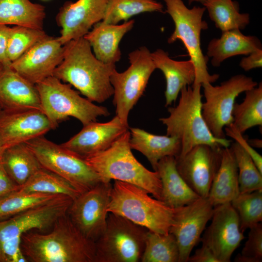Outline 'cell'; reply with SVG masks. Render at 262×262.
Returning <instances> with one entry per match:
<instances>
[{
    "label": "cell",
    "mask_w": 262,
    "mask_h": 262,
    "mask_svg": "<svg viewBox=\"0 0 262 262\" xmlns=\"http://www.w3.org/2000/svg\"><path fill=\"white\" fill-rule=\"evenodd\" d=\"M22 251L33 262H95V242L86 238L67 213L49 232L31 230L21 239Z\"/></svg>",
    "instance_id": "cell-1"
},
{
    "label": "cell",
    "mask_w": 262,
    "mask_h": 262,
    "mask_svg": "<svg viewBox=\"0 0 262 262\" xmlns=\"http://www.w3.org/2000/svg\"><path fill=\"white\" fill-rule=\"evenodd\" d=\"M64 48L63 60L52 76L74 86L92 102L102 103L113 95L110 77L115 64L98 60L83 37L69 41Z\"/></svg>",
    "instance_id": "cell-2"
},
{
    "label": "cell",
    "mask_w": 262,
    "mask_h": 262,
    "mask_svg": "<svg viewBox=\"0 0 262 262\" xmlns=\"http://www.w3.org/2000/svg\"><path fill=\"white\" fill-rule=\"evenodd\" d=\"M128 130L106 149L84 158L102 181L119 180L139 187L160 200L162 184L158 172L142 165L133 155Z\"/></svg>",
    "instance_id": "cell-3"
},
{
    "label": "cell",
    "mask_w": 262,
    "mask_h": 262,
    "mask_svg": "<svg viewBox=\"0 0 262 262\" xmlns=\"http://www.w3.org/2000/svg\"><path fill=\"white\" fill-rule=\"evenodd\" d=\"M201 87L198 84L183 87L178 104L168 108V116L159 119L166 127V135L177 137L180 141L181 150L177 157L198 145L228 147L232 142L215 137L209 129L202 114Z\"/></svg>",
    "instance_id": "cell-4"
},
{
    "label": "cell",
    "mask_w": 262,
    "mask_h": 262,
    "mask_svg": "<svg viewBox=\"0 0 262 262\" xmlns=\"http://www.w3.org/2000/svg\"><path fill=\"white\" fill-rule=\"evenodd\" d=\"M148 194L136 185L115 180L108 212L122 216L148 230L167 234L172 223L174 209Z\"/></svg>",
    "instance_id": "cell-5"
},
{
    "label": "cell",
    "mask_w": 262,
    "mask_h": 262,
    "mask_svg": "<svg viewBox=\"0 0 262 262\" xmlns=\"http://www.w3.org/2000/svg\"><path fill=\"white\" fill-rule=\"evenodd\" d=\"M42 111L56 128L58 123L71 116L85 126L101 116L110 115L103 106L81 97L68 83L51 76L35 84Z\"/></svg>",
    "instance_id": "cell-6"
},
{
    "label": "cell",
    "mask_w": 262,
    "mask_h": 262,
    "mask_svg": "<svg viewBox=\"0 0 262 262\" xmlns=\"http://www.w3.org/2000/svg\"><path fill=\"white\" fill-rule=\"evenodd\" d=\"M168 13L175 24V29L167 40L172 44L180 40L186 49L196 71V77L193 84H201L215 82L218 74H210L208 71V57L203 54L200 44L202 30L208 29L207 23L203 20L206 10L204 7L194 6L189 9L181 0H164Z\"/></svg>",
    "instance_id": "cell-7"
},
{
    "label": "cell",
    "mask_w": 262,
    "mask_h": 262,
    "mask_svg": "<svg viewBox=\"0 0 262 262\" xmlns=\"http://www.w3.org/2000/svg\"><path fill=\"white\" fill-rule=\"evenodd\" d=\"M148 230L108 213L105 229L95 242V262H140Z\"/></svg>",
    "instance_id": "cell-8"
},
{
    "label": "cell",
    "mask_w": 262,
    "mask_h": 262,
    "mask_svg": "<svg viewBox=\"0 0 262 262\" xmlns=\"http://www.w3.org/2000/svg\"><path fill=\"white\" fill-rule=\"evenodd\" d=\"M25 143L43 168L66 179L82 193L102 182L84 158L44 135Z\"/></svg>",
    "instance_id": "cell-9"
},
{
    "label": "cell",
    "mask_w": 262,
    "mask_h": 262,
    "mask_svg": "<svg viewBox=\"0 0 262 262\" xmlns=\"http://www.w3.org/2000/svg\"><path fill=\"white\" fill-rule=\"evenodd\" d=\"M129 67L124 72L113 71L110 82L114 89L116 115L128 125L130 111L143 95L152 73L156 69L151 52L142 46L129 54Z\"/></svg>",
    "instance_id": "cell-10"
},
{
    "label": "cell",
    "mask_w": 262,
    "mask_h": 262,
    "mask_svg": "<svg viewBox=\"0 0 262 262\" xmlns=\"http://www.w3.org/2000/svg\"><path fill=\"white\" fill-rule=\"evenodd\" d=\"M257 85L251 77L244 74L233 76L220 85L213 86L209 82L201 85L205 99L202 104V115L215 137L225 138L223 129L233 123L232 113L237 97Z\"/></svg>",
    "instance_id": "cell-11"
},
{
    "label": "cell",
    "mask_w": 262,
    "mask_h": 262,
    "mask_svg": "<svg viewBox=\"0 0 262 262\" xmlns=\"http://www.w3.org/2000/svg\"><path fill=\"white\" fill-rule=\"evenodd\" d=\"M73 199L61 195L42 205L0 220V249L11 244H21L22 235L31 230L46 232L67 213Z\"/></svg>",
    "instance_id": "cell-12"
},
{
    "label": "cell",
    "mask_w": 262,
    "mask_h": 262,
    "mask_svg": "<svg viewBox=\"0 0 262 262\" xmlns=\"http://www.w3.org/2000/svg\"><path fill=\"white\" fill-rule=\"evenodd\" d=\"M111 182H101L73 200L67 215L81 233L95 242L104 231L108 214Z\"/></svg>",
    "instance_id": "cell-13"
},
{
    "label": "cell",
    "mask_w": 262,
    "mask_h": 262,
    "mask_svg": "<svg viewBox=\"0 0 262 262\" xmlns=\"http://www.w3.org/2000/svg\"><path fill=\"white\" fill-rule=\"evenodd\" d=\"M214 206L208 197L174 209L169 232L177 241L180 251L179 262H187L193 248L200 241L208 222L212 218Z\"/></svg>",
    "instance_id": "cell-14"
},
{
    "label": "cell",
    "mask_w": 262,
    "mask_h": 262,
    "mask_svg": "<svg viewBox=\"0 0 262 262\" xmlns=\"http://www.w3.org/2000/svg\"><path fill=\"white\" fill-rule=\"evenodd\" d=\"M223 147L200 144L185 155L176 157V168L191 189L201 197H208L220 165Z\"/></svg>",
    "instance_id": "cell-15"
},
{
    "label": "cell",
    "mask_w": 262,
    "mask_h": 262,
    "mask_svg": "<svg viewBox=\"0 0 262 262\" xmlns=\"http://www.w3.org/2000/svg\"><path fill=\"white\" fill-rule=\"evenodd\" d=\"M212 222L200 239L219 262H229L245 237L238 215L230 203L214 206Z\"/></svg>",
    "instance_id": "cell-16"
},
{
    "label": "cell",
    "mask_w": 262,
    "mask_h": 262,
    "mask_svg": "<svg viewBox=\"0 0 262 262\" xmlns=\"http://www.w3.org/2000/svg\"><path fill=\"white\" fill-rule=\"evenodd\" d=\"M54 129L41 110L0 109V141L5 149L25 143Z\"/></svg>",
    "instance_id": "cell-17"
},
{
    "label": "cell",
    "mask_w": 262,
    "mask_h": 262,
    "mask_svg": "<svg viewBox=\"0 0 262 262\" xmlns=\"http://www.w3.org/2000/svg\"><path fill=\"white\" fill-rule=\"evenodd\" d=\"M64 48L58 37L48 35L18 58L12 68L33 84L53 75L63 58Z\"/></svg>",
    "instance_id": "cell-18"
},
{
    "label": "cell",
    "mask_w": 262,
    "mask_h": 262,
    "mask_svg": "<svg viewBox=\"0 0 262 262\" xmlns=\"http://www.w3.org/2000/svg\"><path fill=\"white\" fill-rule=\"evenodd\" d=\"M108 0L67 1L56 16L61 28L58 38L63 45L83 37L97 23L102 21Z\"/></svg>",
    "instance_id": "cell-19"
},
{
    "label": "cell",
    "mask_w": 262,
    "mask_h": 262,
    "mask_svg": "<svg viewBox=\"0 0 262 262\" xmlns=\"http://www.w3.org/2000/svg\"><path fill=\"white\" fill-rule=\"evenodd\" d=\"M128 127L115 115L106 122L95 121L84 126L78 133L61 145L84 159L108 148Z\"/></svg>",
    "instance_id": "cell-20"
},
{
    "label": "cell",
    "mask_w": 262,
    "mask_h": 262,
    "mask_svg": "<svg viewBox=\"0 0 262 262\" xmlns=\"http://www.w3.org/2000/svg\"><path fill=\"white\" fill-rule=\"evenodd\" d=\"M0 108L5 110L33 109L42 111L35 85L11 66L3 67L0 72Z\"/></svg>",
    "instance_id": "cell-21"
},
{
    "label": "cell",
    "mask_w": 262,
    "mask_h": 262,
    "mask_svg": "<svg viewBox=\"0 0 262 262\" xmlns=\"http://www.w3.org/2000/svg\"><path fill=\"white\" fill-rule=\"evenodd\" d=\"M133 19L123 23L111 24L100 21L83 36L89 43L94 54L99 61L115 64L121 56L119 45L125 34L133 27Z\"/></svg>",
    "instance_id": "cell-22"
},
{
    "label": "cell",
    "mask_w": 262,
    "mask_h": 262,
    "mask_svg": "<svg viewBox=\"0 0 262 262\" xmlns=\"http://www.w3.org/2000/svg\"><path fill=\"white\" fill-rule=\"evenodd\" d=\"M151 56L156 68L164 76L165 106L170 105L176 101L183 87L193 84L196 77L194 65L190 59L174 60L169 57L167 52L161 49L151 52Z\"/></svg>",
    "instance_id": "cell-23"
},
{
    "label": "cell",
    "mask_w": 262,
    "mask_h": 262,
    "mask_svg": "<svg viewBox=\"0 0 262 262\" xmlns=\"http://www.w3.org/2000/svg\"><path fill=\"white\" fill-rule=\"evenodd\" d=\"M162 191L160 200L167 206L175 209L189 204L200 197L185 182L176 168V158L166 156L157 165Z\"/></svg>",
    "instance_id": "cell-24"
},
{
    "label": "cell",
    "mask_w": 262,
    "mask_h": 262,
    "mask_svg": "<svg viewBox=\"0 0 262 262\" xmlns=\"http://www.w3.org/2000/svg\"><path fill=\"white\" fill-rule=\"evenodd\" d=\"M131 149L142 153L154 171L159 161L166 156L178 157L181 150L180 140L175 136L159 135L137 128L130 129Z\"/></svg>",
    "instance_id": "cell-25"
},
{
    "label": "cell",
    "mask_w": 262,
    "mask_h": 262,
    "mask_svg": "<svg viewBox=\"0 0 262 262\" xmlns=\"http://www.w3.org/2000/svg\"><path fill=\"white\" fill-rule=\"evenodd\" d=\"M240 194L238 167L231 147H223L219 168L213 179L208 198L215 206L230 203Z\"/></svg>",
    "instance_id": "cell-26"
},
{
    "label": "cell",
    "mask_w": 262,
    "mask_h": 262,
    "mask_svg": "<svg viewBox=\"0 0 262 262\" xmlns=\"http://www.w3.org/2000/svg\"><path fill=\"white\" fill-rule=\"evenodd\" d=\"M222 33L219 38L212 39L207 47V56L211 58V63L214 66H219L224 60L230 57L247 55L262 49L261 43L257 37L244 35L239 29Z\"/></svg>",
    "instance_id": "cell-27"
},
{
    "label": "cell",
    "mask_w": 262,
    "mask_h": 262,
    "mask_svg": "<svg viewBox=\"0 0 262 262\" xmlns=\"http://www.w3.org/2000/svg\"><path fill=\"white\" fill-rule=\"evenodd\" d=\"M45 7L30 0H0V25L43 30Z\"/></svg>",
    "instance_id": "cell-28"
},
{
    "label": "cell",
    "mask_w": 262,
    "mask_h": 262,
    "mask_svg": "<svg viewBox=\"0 0 262 262\" xmlns=\"http://www.w3.org/2000/svg\"><path fill=\"white\" fill-rule=\"evenodd\" d=\"M0 161L11 178L20 186L43 167L26 143L5 148Z\"/></svg>",
    "instance_id": "cell-29"
},
{
    "label": "cell",
    "mask_w": 262,
    "mask_h": 262,
    "mask_svg": "<svg viewBox=\"0 0 262 262\" xmlns=\"http://www.w3.org/2000/svg\"><path fill=\"white\" fill-rule=\"evenodd\" d=\"M16 191L65 195L73 199L82 193L68 181L43 167L36 172Z\"/></svg>",
    "instance_id": "cell-30"
},
{
    "label": "cell",
    "mask_w": 262,
    "mask_h": 262,
    "mask_svg": "<svg viewBox=\"0 0 262 262\" xmlns=\"http://www.w3.org/2000/svg\"><path fill=\"white\" fill-rule=\"evenodd\" d=\"M242 102L235 103L232 110L233 127L244 133L256 126H262V83L245 92Z\"/></svg>",
    "instance_id": "cell-31"
},
{
    "label": "cell",
    "mask_w": 262,
    "mask_h": 262,
    "mask_svg": "<svg viewBox=\"0 0 262 262\" xmlns=\"http://www.w3.org/2000/svg\"><path fill=\"white\" fill-rule=\"evenodd\" d=\"M203 5L211 20L222 32L244 29L249 23L248 13H240L237 1L232 0H210Z\"/></svg>",
    "instance_id": "cell-32"
},
{
    "label": "cell",
    "mask_w": 262,
    "mask_h": 262,
    "mask_svg": "<svg viewBox=\"0 0 262 262\" xmlns=\"http://www.w3.org/2000/svg\"><path fill=\"white\" fill-rule=\"evenodd\" d=\"M179 246L174 235L147 231L141 262H179Z\"/></svg>",
    "instance_id": "cell-33"
},
{
    "label": "cell",
    "mask_w": 262,
    "mask_h": 262,
    "mask_svg": "<svg viewBox=\"0 0 262 262\" xmlns=\"http://www.w3.org/2000/svg\"><path fill=\"white\" fill-rule=\"evenodd\" d=\"M164 6L154 0H108L102 21L111 24L126 22L131 16L145 12L164 13Z\"/></svg>",
    "instance_id": "cell-34"
},
{
    "label": "cell",
    "mask_w": 262,
    "mask_h": 262,
    "mask_svg": "<svg viewBox=\"0 0 262 262\" xmlns=\"http://www.w3.org/2000/svg\"><path fill=\"white\" fill-rule=\"evenodd\" d=\"M61 195L14 192L0 199V220L46 204Z\"/></svg>",
    "instance_id": "cell-35"
},
{
    "label": "cell",
    "mask_w": 262,
    "mask_h": 262,
    "mask_svg": "<svg viewBox=\"0 0 262 262\" xmlns=\"http://www.w3.org/2000/svg\"><path fill=\"white\" fill-rule=\"evenodd\" d=\"M230 147L237 165L240 193L262 190V173L251 158L236 142H231Z\"/></svg>",
    "instance_id": "cell-36"
},
{
    "label": "cell",
    "mask_w": 262,
    "mask_h": 262,
    "mask_svg": "<svg viewBox=\"0 0 262 262\" xmlns=\"http://www.w3.org/2000/svg\"><path fill=\"white\" fill-rule=\"evenodd\" d=\"M243 232L262 221V190L240 193L231 202Z\"/></svg>",
    "instance_id": "cell-37"
},
{
    "label": "cell",
    "mask_w": 262,
    "mask_h": 262,
    "mask_svg": "<svg viewBox=\"0 0 262 262\" xmlns=\"http://www.w3.org/2000/svg\"><path fill=\"white\" fill-rule=\"evenodd\" d=\"M48 35L43 30L14 26L10 27L7 42V55L12 62Z\"/></svg>",
    "instance_id": "cell-38"
},
{
    "label": "cell",
    "mask_w": 262,
    "mask_h": 262,
    "mask_svg": "<svg viewBox=\"0 0 262 262\" xmlns=\"http://www.w3.org/2000/svg\"><path fill=\"white\" fill-rule=\"evenodd\" d=\"M248 239L241 251L234 259L237 262L262 261V225L259 223L249 228Z\"/></svg>",
    "instance_id": "cell-39"
},
{
    "label": "cell",
    "mask_w": 262,
    "mask_h": 262,
    "mask_svg": "<svg viewBox=\"0 0 262 262\" xmlns=\"http://www.w3.org/2000/svg\"><path fill=\"white\" fill-rule=\"evenodd\" d=\"M226 134L233 138L250 156L259 171L262 173V157L249 144L247 140L233 126L225 128Z\"/></svg>",
    "instance_id": "cell-40"
},
{
    "label": "cell",
    "mask_w": 262,
    "mask_h": 262,
    "mask_svg": "<svg viewBox=\"0 0 262 262\" xmlns=\"http://www.w3.org/2000/svg\"><path fill=\"white\" fill-rule=\"evenodd\" d=\"M19 187L8 174L0 160V199L17 191Z\"/></svg>",
    "instance_id": "cell-41"
},
{
    "label": "cell",
    "mask_w": 262,
    "mask_h": 262,
    "mask_svg": "<svg viewBox=\"0 0 262 262\" xmlns=\"http://www.w3.org/2000/svg\"><path fill=\"white\" fill-rule=\"evenodd\" d=\"M10 27L0 25V64L3 67L11 66L12 62L7 55V42Z\"/></svg>",
    "instance_id": "cell-42"
},
{
    "label": "cell",
    "mask_w": 262,
    "mask_h": 262,
    "mask_svg": "<svg viewBox=\"0 0 262 262\" xmlns=\"http://www.w3.org/2000/svg\"><path fill=\"white\" fill-rule=\"evenodd\" d=\"M240 67L245 71L262 67V49H258L243 57L239 64Z\"/></svg>",
    "instance_id": "cell-43"
},
{
    "label": "cell",
    "mask_w": 262,
    "mask_h": 262,
    "mask_svg": "<svg viewBox=\"0 0 262 262\" xmlns=\"http://www.w3.org/2000/svg\"><path fill=\"white\" fill-rule=\"evenodd\" d=\"M219 262L212 250L206 246L196 250L192 256H190L187 262Z\"/></svg>",
    "instance_id": "cell-44"
},
{
    "label": "cell",
    "mask_w": 262,
    "mask_h": 262,
    "mask_svg": "<svg viewBox=\"0 0 262 262\" xmlns=\"http://www.w3.org/2000/svg\"><path fill=\"white\" fill-rule=\"evenodd\" d=\"M249 144L252 147L257 148H262V142L261 139H252L247 140Z\"/></svg>",
    "instance_id": "cell-45"
},
{
    "label": "cell",
    "mask_w": 262,
    "mask_h": 262,
    "mask_svg": "<svg viewBox=\"0 0 262 262\" xmlns=\"http://www.w3.org/2000/svg\"><path fill=\"white\" fill-rule=\"evenodd\" d=\"M209 0H188L189 5H190L193 2H200L203 5L205 3Z\"/></svg>",
    "instance_id": "cell-46"
},
{
    "label": "cell",
    "mask_w": 262,
    "mask_h": 262,
    "mask_svg": "<svg viewBox=\"0 0 262 262\" xmlns=\"http://www.w3.org/2000/svg\"><path fill=\"white\" fill-rule=\"evenodd\" d=\"M4 150H5V148L3 147L0 141V160L1 159L2 153Z\"/></svg>",
    "instance_id": "cell-47"
},
{
    "label": "cell",
    "mask_w": 262,
    "mask_h": 262,
    "mask_svg": "<svg viewBox=\"0 0 262 262\" xmlns=\"http://www.w3.org/2000/svg\"><path fill=\"white\" fill-rule=\"evenodd\" d=\"M3 68V66L1 64H0V72L1 71Z\"/></svg>",
    "instance_id": "cell-48"
},
{
    "label": "cell",
    "mask_w": 262,
    "mask_h": 262,
    "mask_svg": "<svg viewBox=\"0 0 262 262\" xmlns=\"http://www.w3.org/2000/svg\"></svg>",
    "instance_id": "cell-49"
},
{
    "label": "cell",
    "mask_w": 262,
    "mask_h": 262,
    "mask_svg": "<svg viewBox=\"0 0 262 262\" xmlns=\"http://www.w3.org/2000/svg\"></svg>",
    "instance_id": "cell-50"
}]
</instances>
